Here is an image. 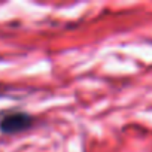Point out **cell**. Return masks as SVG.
Returning a JSON list of instances; mask_svg holds the SVG:
<instances>
[{"instance_id":"cell-1","label":"cell","mask_w":152,"mask_h":152,"mask_svg":"<svg viewBox=\"0 0 152 152\" xmlns=\"http://www.w3.org/2000/svg\"><path fill=\"white\" fill-rule=\"evenodd\" d=\"M34 125V116L24 110H12L0 118V133L17 134L30 130Z\"/></svg>"}]
</instances>
